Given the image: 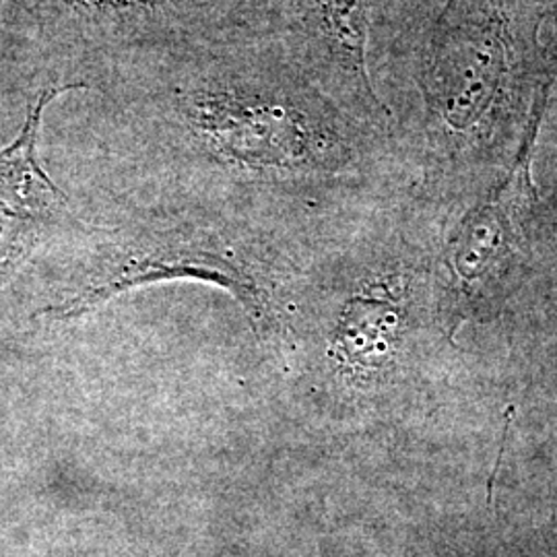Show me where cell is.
I'll use <instances>...</instances> for the list:
<instances>
[{
    "mask_svg": "<svg viewBox=\"0 0 557 557\" xmlns=\"http://www.w3.org/2000/svg\"><path fill=\"white\" fill-rule=\"evenodd\" d=\"M85 94L108 151L225 195L337 176L386 133L326 94L275 29L122 62Z\"/></svg>",
    "mask_w": 557,
    "mask_h": 557,
    "instance_id": "obj_1",
    "label": "cell"
},
{
    "mask_svg": "<svg viewBox=\"0 0 557 557\" xmlns=\"http://www.w3.org/2000/svg\"><path fill=\"white\" fill-rule=\"evenodd\" d=\"M543 20V0H448L419 59L430 126L475 140L545 112L552 75L539 48Z\"/></svg>",
    "mask_w": 557,
    "mask_h": 557,
    "instance_id": "obj_2",
    "label": "cell"
},
{
    "mask_svg": "<svg viewBox=\"0 0 557 557\" xmlns=\"http://www.w3.org/2000/svg\"><path fill=\"white\" fill-rule=\"evenodd\" d=\"M83 281L73 298L44 310L69 320L140 285L197 278L215 283L242 301L259 333L277 326L248 230L188 211L145 213L119 225L89 227Z\"/></svg>",
    "mask_w": 557,
    "mask_h": 557,
    "instance_id": "obj_3",
    "label": "cell"
},
{
    "mask_svg": "<svg viewBox=\"0 0 557 557\" xmlns=\"http://www.w3.org/2000/svg\"><path fill=\"white\" fill-rule=\"evenodd\" d=\"M278 0H29L46 85L87 91L122 62L273 29Z\"/></svg>",
    "mask_w": 557,
    "mask_h": 557,
    "instance_id": "obj_4",
    "label": "cell"
},
{
    "mask_svg": "<svg viewBox=\"0 0 557 557\" xmlns=\"http://www.w3.org/2000/svg\"><path fill=\"white\" fill-rule=\"evenodd\" d=\"M372 0H278L277 32L320 87L359 119L388 124L368 73Z\"/></svg>",
    "mask_w": 557,
    "mask_h": 557,
    "instance_id": "obj_5",
    "label": "cell"
},
{
    "mask_svg": "<svg viewBox=\"0 0 557 557\" xmlns=\"http://www.w3.org/2000/svg\"><path fill=\"white\" fill-rule=\"evenodd\" d=\"M62 94L69 91L57 85H41L17 139L0 149V281L41 239L62 227L81 225L71 218L69 200L38 160L44 112Z\"/></svg>",
    "mask_w": 557,
    "mask_h": 557,
    "instance_id": "obj_6",
    "label": "cell"
},
{
    "mask_svg": "<svg viewBox=\"0 0 557 557\" xmlns=\"http://www.w3.org/2000/svg\"><path fill=\"white\" fill-rule=\"evenodd\" d=\"M541 119L543 116L531 122L520 140L510 176L458 223L448 262L455 277L462 283L490 277L515 248L518 215L531 190V158Z\"/></svg>",
    "mask_w": 557,
    "mask_h": 557,
    "instance_id": "obj_7",
    "label": "cell"
},
{
    "mask_svg": "<svg viewBox=\"0 0 557 557\" xmlns=\"http://www.w3.org/2000/svg\"><path fill=\"white\" fill-rule=\"evenodd\" d=\"M397 333V314L374 299L359 298L341 324V347L349 361L376 363L388 356Z\"/></svg>",
    "mask_w": 557,
    "mask_h": 557,
    "instance_id": "obj_8",
    "label": "cell"
},
{
    "mask_svg": "<svg viewBox=\"0 0 557 557\" xmlns=\"http://www.w3.org/2000/svg\"><path fill=\"white\" fill-rule=\"evenodd\" d=\"M4 2H7V0H0V9H2V7H4Z\"/></svg>",
    "mask_w": 557,
    "mask_h": 557,
    "instance_id": "obj_9",
    "label": "cell"
}]
</instances>
